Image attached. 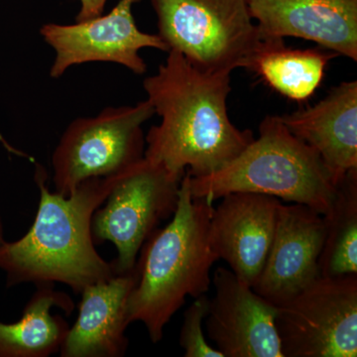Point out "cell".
<instances>
[{
    "instance_id": "cell-1",
    "label": "cell",
    "mask_w": 357,
    "mask_h": 357,
    "mask_svg": "<svg viewBox=\"0 0 357 357\" xmlns=\"http://www.w3.org/2000/svg\"><path fill=\"white\" fill-rule=\"evenodd\" d=\"M161 117L145 137L144 157L174 176L201 178L222 170L255 140L227 112L229 74H206L180 53L169 51L158 72L143 82Z\"/></svg>"
},
{
    "instance_id": "cell-2",
    "label": "cell",
    "mask_w": 357,
    "mask_h": 357,
    "mask_svg": "<svg viewBox=\"0 0 357 357\" xmlns=\"http://www.w3.org/2000/svg\"><path fill=\"white\" fill-rule=\"evenodd\" d=\"M121 174L89 178L64 196L49 189L46 170L37 165L40 198L34 222L21 238L0 243V270L7 287L61 283L81 294L86 286L116 275L112 263L96 249L91 218Z\"/></svg>"
},
{
    "instance_id": "cell-3",
    "label": "cell",
    "mask_w": 357,
    "mask_h": 357,
    "mask_svg": "<svg viewBox=\"0 0 357 357\" xmlns=\"http://www.w3.org/2000/svg\"><path fill=\"white\" fill-rule=\"evenodd\" d=\"M190 180L185 172L171 222L150 236L136 262L139 275L128 297V321L142 323L153 344L185 298L208 292L211 267L220 260L208 239L213 202L192 198Z\"/></svg>"
},
{
    "instance_id": "cell-4",
    "label": "cell",
    "mask_w": 357,
    "mask_h": 357,
    "mask_svg": "<svg viewBox=\"0 0 357 357\" xmlns=\"http://www.w3.org/2000/svg\"><path fill=\"white\" fill-rule=\"evenodd\" d=\"M340 183L318 152L293 135L279 116L265 117L259 137L222 170L190 180L192 197L211 202L234 192L305 204L325 215Z\"/></svg>"
},
{
    "instance_id": "cell-5",
    "label": "cell",
    "mask_w": 357,
    "mask_h": 357,
    "mask_svg": "<svg viewBox=\"0 0 357 357\" xmlns=\"http://www.w3.org/2000/svg\"><path fill=\"white\" fill-rule=\"evenodd\" d=\"M158 35L169 51L180 53L206 74L248 69L261 48L246 0H150ZM168 51V52H169Z\"/></svg>"
},
{
    "instance_id": "cell-6",
    "label": "cell",
    "mask_w": 357,
    "mask_h": 357,
    "mask_svg": "<svg viewBox=\"0 0 357 357\" xmlns=\"http://www.w3.org/2000/svg\"><path fill=\"white\" fill-rule=\"evenodd\" d=\"M154 114L146 100L70 122L52 155L55 192L69 196L89 178L119 175L140 161L145 151L142 126Z\"/></svg>"
},
{
    "instance_id": "cell-7",
    "label": "cell",
    "mask_w": 357,
    "mask_h": 357,
    "mask_svg": "<svg viewBox=\"0 0 357 357\" xmlns=\"http://www.w3.org/2000/svg\"><path fill=\"white\" fill-rule=\"evenodd\" d=\"M182 178L143 157L121 174L95 211L91 236L96 244L110 243L116 248L115 274L131 271L159 223L173 217Z\"/></svg>"
},
{
    "instance_id": "cell-8",
    "label": "cell",
    "mask_w": 357,
    "mask_h": 357,
    "mask_svg": "<svg viewBox=\"0 0 357 357\" xmlns=\"http://www.w3.org/2000/svg\"><path fill=\"white\" fill-rule=\"evenodd\" d=\"M283 357H356L357 274L319 276L275 318Z\"/></svg>"
},
{
    "instance_id": "cell-9",
    "label": "cell",
    "mask_w": 357,
    "mask_h": 357,
    "mask_svg": "<svg viewBox=\"0 0 357 357\" xmlns=\"http://www.w3.org/2000/svg\"><path fill=\"white\" fill-rule=\"evenodd\" d=\"M141 0H121L110 13L75 24H44L42 38L55 51L50 77L59 79L73 66L89 62H109L123 66L135 75L146 73L141 58L143 48L167 52L158 34L138 29L132 7Z\"/></svg>"
},
{
    "instance_id": "cell-10",
    "label": "cell",
    "mask_w": 357,
    "mask_h": 357,
    "mask_svg": "<svg viewBox=\"0 0 357 357\" xmlns=\"http://www.w3.org/2000/svg\"><path fill=\"white\" fill-rule=\"evenodd\" d=\"M211 282L215 292L206 325L215 349L225 357H283L277 307L227 268H218Z\"/></svg>"
},
{
    "instance_id": "cell-11",
    "label": "cell",
    "mask_w": 357,
    "mask_h": 357,
    "mask_svg": "<svg viewBox=\"0 0 357 357\" xmlns=\"http://www.w3.org/2000/svg\"><path fill=\"white\" fill-rule=\"evenodd\" d=\"M325 239L323 215L305 204L281 203L271 248L252 289L280 307L318 279Z\"/></svg>"
},
{
    "instance_id": "cell-12",
    "label": "cell",
    "mask_w": 357,
    "mask_h": 357,
    "mask_svg": "<svg viewBox=\"0 0 357 357\" xmlns=\"http://www.w3.org/2000/svg\"><path fill=\"white\" fill-rule=\"evenodd\" d=\"M220 199L208 227L211 249L253 287L271 248L281 199L248 192H229Z\"/></svg>"
},
{
    "instance_id": "cell-13",
    "label": "cell",
    "mask_w": 357,
    "mask_h": 357,
    "mask_svg": "<svg viewBox=\"0 0 357 357\" xmlns=\"http://www.w3.org/2000/svg\"><path fill=\"white\" fill-rule=\"evenodd\" d=\"M260 39L297 37L357 61V0H246Z\"/></svg>"
},
{
    "instance_id": "cell-14",
    "label": "cell",
    "mask_w": 357,
    "mask_h": 357,
    "mask_svg": "<svg viewBox=\"0 0 357 357\" xmlns=\"http://www.w3.org/2000/svg\"><path fill=\"white\" fill-rule=\"evenodd\" d=\"M137 265L128 273L86 286L79 314L70 328L62 357H122L128 351V301L138 280Z\"/></svg>"
},
{
    "instance_id": "cell-15",
    "label": "cell",
    "mask_w": 357,
    "mask_h": 357,
    "mask_svg": "<svg viewBox=\"0 0 357 357\" xmlns=\"http://www.w3.org/2000/svg\"><path fill=\"white\" fill-rule=\"evenodd\" d=\"M293 135L318 152L338 183L357 169V82L331 89L314 107L279 116Z\"/></svg>"
},
{
    "instance_id": "cell-16",
    "label": "cell",
    "mask_w": 357,
    "mask_h": 357,
    "mask_svg": "<svg viewBox=\"0 0 357 357\" xmlns=\"http://www.w3.org/2000/svg\"><path fill=\"white\" fill-rule=\"evenodd\" d=\"M36 287L20 319L11 324L0 321V357H49L60 352L70 326L60 314H52V310L59 307L70 316L74 301L56 291L55 284Z\"/></svg>"
},
{
    "instance_id": "cell-17",
    "label": "cell",
    "mask_w": 357,
    "mask_h": 357,
    "mask_svg": "<svg viewBox=\"0 0 357 357\" xmlns=\"http://www.w3.org/2000/svg\"><path fill=\"white\" fill-rule=\"evenodd\" d=\"M337 56L317 49H289L283 40L263 41L248 70L280 95L302 102L314 95L323 81L326 65Z\"/></svg>"
},
{
    "instance_id": "cell-18",
    "label": "cell",
    "mask_w": 357,
    "mask_h": 357,
    "mask_svg": "<svg viewBox=\"0 0 357 357\" xmlns=\"http://www.w3.org/2000/svg\"><path fill=\"white\" fill-rule=\"evenodd\" d=\"M323 217L325 239L319 259V274H357V169L340 181L332 206Z\"/></svg>"
},
{
    "instance_id": "cell-19",
    "label": "cell",
    "mask_w": 357,
    "mask_h": 357,
    "mask_svg": "<svg viewBox=\"0 0 357 357\" xmlns=\"http://www.w3.org/2000/svg\"><path fill=\"white\" fill-rule=\"evenodd\" d=\"M206 294L196 298L185 310L184 321L181 328L178 344L184 351L185 357H225L222 352L211 347L203 333V321L208 312Z\"/></svg>"
},
{
    "instance_id": "cell-20",
    "label": "cell",
    "mask_w": 357,
    "mask_h": 357,
    "mask_svg": "<svg viewBox=\"0 0 357 357\" xmlns=\"http://www.w3.org/2000/svg\"><path fill=\"white\" fill-rule=\"evenodd\" d=\"M107 2V0H79L81 7L76 17L77 22L93 20L102 15Z\"/></svg>"
},
{
    "instance_id": "cell-21",
    "label": "cell",
    "mask_w": 357,
    "mask_h": 357,
    "mask_svg": "<svg viewBox=\"0 0 357 357\" xmlns=\"http://www.w3.org/2000/svg\"><path fill=\"white\" fill-rule=\"evenodd\" d=\"M6 241V237H4V225L3 222H2L1 215H0V243Z\"/></svg>"
}]
</instances>
